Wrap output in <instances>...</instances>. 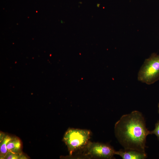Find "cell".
<instances>
[{"instance_id": "1", "label": "cell", "mask_w": 159, "mask_h": 159, "mask_svg": "<svg viewBox=\"0 0 159 159\" xmlns=\"http://www.w3.org/2000/svg\"><path fill=\"white\" fill-rule=\"evenodd\" d=\"M116 137L124 149L145 153L146 139L150 131L142 113L134 110L122 115L115 126Z\"/></svg>"}, {"instance_id": "2", "label": "cell", "mask_w": 159, "mask_h": 159, "mask_svg": "<svg viewBox=\"0 0 159 159\" xmlns=\"http://www.w3.org/2000/svg\"><path fill=\"white\" fill-rule=\"evenodd\" d=\"M91 135L87 129L69 128L65 132L63 141L67 147L69 155L82 150L87 144Z\"/></svg>"}, {"instance_id": "3", "label": "cell", "mask_w": 159, "mask_h": 159, "mask_svg": "<svg viewBox=\"0 0 159 159\" xmlns=\"http://www.w3.org/2000/svg\"><path fill=\"white\" fill-rule=\"evenodd\" d=\"M138 79L148 85L159 80V54L153 53L145 59L139 71Z\"/></svg>"}, {"instance_id": "4", "label": "cell", "mask_w": 159, "mask_h": 159, "mask_svg": "<svg viewBox=\"0 0 159 159\" xmlns=\"http://www.w3.org/2000/svg\"><path fill=\"white\" fill-rule=\"evenodd\" d=\"M81 150L85 156L102 159L112 158L116 151L108 144L90 141Z\"/></svg>"}, {"instance_id": "5", "label": "cell", "mask_w": 159, "mask_h": 159, "mask_svg": "<svg viewBox=\"0 0 159 159\" xmlns=\"http://www.w3.org/2000/svg\"><path fill=\"white\" fill-rule=\"evenodd\" d=\"M115 155L120 156L123 159H144L147 157L146 153L132 150H121L116 151Z\"/></svg>"}, {"instance_id": "6", "label": "cell", "mask_w": 159, "mask_h": 159, "mask_svg": "<svg viewBox=\"0 0 159 159\" xmlns=\"http://www.w3.org/2000/svg\"><path fill=\"white\" fill-rule=\"evenodd\" d=\"M7 148L8 151L19 153L21 151L22 145L20 140L17 137H13L7 143Z\"/></svg>"}, {"instance_id": "7", "label": "cell", "mask_w": 159, "mask_h": 159, "mask_svg": "<svg viewBox=\"0 0 159 159\" xmlns=\"http://www.w3.org/2000/svg\"><path fill=\"white\" fill-rule=\"evenodd\" d=\"M13 137L5 134L3 138L0 140V158L5 159V156L8 152L6 145L11 140Z\"/></svg>"}, {"instance_id": "8", "label": "cell", "mask_w": 159, "mask_h": 159, "mask_svg": "<svg viewBox=\"0 0 159 159\" xmlns=\"http://www.w3.org/2000/svg\"><path fill=\"white\" fill-rule=\"evenodd\" d=\"M5 159H28L27 157L22 153H16L10 151H8L6 154Z\"/></svg>"}, {"instance_id": "9", "label": "cell", "mask_w": 159, "mask_h": 159, "mask_svg": "<svg viewBox=\"0 0 159 159\" xmlns=\"http://www.w3.org/2000/svg\"><path fill=\"white\" fill-rule=\"evenodd\" d=\"M152 134L155 135L159 140V120L155 123L154 129L150 131V134Z\"/></svg>"}, {"instance_id": "10", "label": "cell", "mask_w": 159, "mask_h": 159, "mask_svg": "<svg viewBox=\"0 0 159 159\" xmlns=\"http://www.w3.org/2000/svg\"><path fill=\"white\" fill-rule=\"evenodd\" d=\"M158 112H159V103L158 104Z\"/></svg>"}]
</instances>
